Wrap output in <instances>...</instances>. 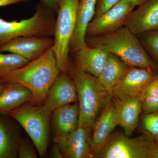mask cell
<instances>
[{
    "label": "cell",
    "instance_id": "cell-1",
    "mask_svg": "<svg viewBox=\"0 0 158 158\" xmlns=\"http://www.w3.org/2000/svg\"><path fill=\"white\" fill-rule=\"evenodd\" d=\"M61 73L52 47L21 68L2 75L7 82L19 83L33 95L32 102L43 103L49 88Z\"/></svg>",
    "mask_w": 158,
    "mask_h": 158
},
{
    "label": "cell",
    "instance_id": "cell-2",
    "mask_svg": "<svg viewBox=\"0 0 158 158\" xmlns=\"http://www.w3.org/2000/svg\"><path fill=\"white\" fill-rule=\"evenodd\" d=\"M86 44L115 54L127 65L158 69L140 40L125 26L112 33L86 37Z\"/></svg>",
    "mask_w": 158,
    "mask_h": 158
},
{
    "label": "cell",
    "instance_id": "cell-3",
    "mask_svg": "<svg viewBox=\"0 0 158 158\" xmlns=\"http://www.w3.org/2000/svg\"><path fill=\"white\" fill-rule=\"evenodd\" d=\"M69 72L77 93L80 108L78 127H92L111 98V94L98 78L79 70L70 63Z\"/></svg>",
    "mask_w": 158,
    "mask_h": 158
},
{
    "label": "cell",
    "instance_id": "cell-4",
    "mask_svg": "<svg viewBox=\"0 0 158 158\" xmlns=\"http://www.w3.org/2000/svg\"><path fill=\"white\" fill-rule=\"evenodd\" d=\"M56 13L40 2L33 16L27 19L8 21L0 17V47L19 37H54Z\"/></svg>",
    "mask_w": 158,
    "mask_h": 158
},
{
    "label": "cell",
    "instance_id": "cell-5",
    "mask_svg": "<svg viewBox=\"0 0 158 158\" xmlns=\"http://www.w3.org/2000/svg\"><path fill=\"white\" fill-rule=\"evenodd\" d=\"M52 112L43 104L26 103L8 114L25 131L40 157L48 154Z\"/></svg>",
    "mask_w": 158,
    "mask_h": 158
},
{
    "label": "cell",
    "instance_id": "cell-6",
    "mask_svg": "<svg viewBox=\"0 0 158 158\" xmlns=\"http://www.w3.org/2000/svg\"><path fill=\"white\" fill-rule=\"evenodd\" d=\"M156 145L155 140L144 133L131 138L116 132L93 153L92 158H152Z\"/></svg>",
    "mask_w": 158,
    "mask_h": 158
},
{
    "label": "cell",
    "instance_id": "cell-7",
    "mask_svg": "<svg viewBox=\"0 0 158 158\" xmlns=\"http://www.w3.org/2000/svg\"><path fill=\"white\" fill-rule=\"evenodd\" d=\"M79 0H60L57 11L52 47L61 72L69 73V44L75 25Z\"/></svg>",
    "mask_w": 158,
    "mask_h": 158
},
{
    "label": "cell",
    "instance_id": "cell-8",
    "mask_svg": "<svg viewBox=\"0 0 158 158\" xmlns=\"http://www.w3.org/2000/svg\"><path fill=\"white\" fill-rule=\"evenodd\" d=\"M155 70L129 66L113 86L111 97L121 101L138 97L148 83L157 75Z\"/></svg>",
    "mask_w": 158,
    "mask_h": 158
},
{
    "label": "cell",
    "instance_id": "cell-9",
    "mask_svg": "<svg viewBox=\"0 0 158 158\" xmlns=\"http://www.w3.org/2000/svg\"><path fill=\"white\" fill-rule=\"evenodd\" d=\"M135 8L127 0H120L102 14L93 18L87 28L86 37L109 34L123 27Z\"/></svg>",
    "mask_w": 158,
    "mask_h": 158
},
{
    "label": "cell",
    "instance_id": "cell-10",
    "mask_svg": "<svg viewBox=\"0 0 158 158\" xmlns=\"http://www.w3.org/2000/svg\"><path fill=\"white\" fill-rule=\"evenodd\" d=\"M92 127H78L71 132L54 137L63 158H92Z\"/></svg>",
    "mask_w": 158,
    "mask_h": 158
},
{
    "label": "cell",
    "instance_id": "cell-11",
    "mask_svg": "<svg viewBox=\"0 0 158 158\" xmlns=\"http://www.w3.org/2000/svg\"><path fill=\"white\" fill-rule=\"evenodd\" d=\"M77 102L73 80L69 73L61 72L49 88L43 104L52 112L62 106Z\"/></svg>",
    "mask_w": 158,
    "mask_h": 158
},
{
    "label": "cell",
    "instance_id": "cell-12",
    "mask_svg": "<svg viewBox=\"0 0 158 158\" xmlns=\"http://www.w3.org/2000/svg\"><path fill=\"white\" fill-rule=\"evenodd\" d=\"M52 37L25 36L12 40L0 47V52L12 53L30 61L37 59L53 46Z\"/></svg>",
    "mask_w": 158,
    "mask_h": 158
},
{
    "label": "cell",
    "instance_id": "cell-13",
    "mask_svg": "<svg viewBox=\"0 0 158 158\" xmlns=\"http://www.w3.org/2000/svg\"><path fill=\"white\" fill-rule=\"evenodd\" d=\"M124 26L136 36L158 30V0H149L133 10Z\"/></svg>",
    "mask_w": 158,
    "mask_h": 158
},
{
    "label": "cell",
    "instance_id": "cell-14",
    "mask_svg": "<svg viewBox=\"0 0 158 158\" xmlns=\"http://www.w3.org/2000/svg\"><path fill=\"white\" fill-rule=\"evenodd\" d=\"M97 0H79L75 25L69 44V53L87 46L86 34L88 25L94 17Z\"/></svg>",
    "mask_w": 158,
    "mask_h": 158
},
{
    "label": "cell",
    "instance_id": "cell-15",
    "mask_svg": "<svg viewBox=\"0 0 158 158\" xmlns=\"http://www.w3.org/2000/svg\"><path fill=\"white\" fill-rule=\"evenodd\" d=\"M117 125L115 105L111 97L92 127V155L104 144Z\"/></svg>",
    "mask_w": 158,
    "mask_h": 158
},
{
    "label": "cell",
    "instance_id": "cell-16",
    "mask_svg": "<svg viewBox=\"0 0 158 158\" xmlns=\"http://www.w3.org/2000/svg\"><path fill=\"white\" fill-rule=\"evenodd\" d=\"M19 123L8 115H0V158H18L21 138Z\"/></svg>",
    "mask_w": 158,
    "mask_h": 158
},
{
    "label": "cell",
    "instance_id": "cell-17",
    "mask_svg": "<svg viewBox=\"0 0 158 158\" xmlns=\"http://www.w3.org/2000/svg\"><path fill=\"white\" fill-rule=\"evenodd\" d=\"M80 108L78 103L65 105L52 113L50 130L54 137L71 132L78 127Z\"/></svg>",
    "mask_w": 158,
    "mask_h": 158
},
{
    "label": "cell",
    "instance_id": "cell-18",
    "mask_svg": "<svg viewBox=\"0 0 158 158\" xmlns=\"http://www.w3.org/2000/svg\"><path fill=\"white\" fill-rule=\"evenodd\" d=\"M113 99L118 125L123 129L127 136L130 137L138 125L141 113V100L138 97L123 101Z\"/></svg>",
    "mask_w": 158,
    "mask_h": 158
},
{
    "label": "cell",
    "instance_id": "cell-19",
    "mask_svg": "<svg viewBox=\"0 0 158 158\" xmlns=\"http://www.w3.org/2000/svg\"><path fill=\"white\" fill-rule=\"evenodd\" d=\"M73 53L75 66L79 70L98 77L109 52L98 48L87 45Z\"/></svg>",
    "mask_w": 158,
    "mask_h": 158
},
{
    "label": "cell",
    "instance_id": "cell-20",
    "mask_svg": "<svg viewBox=\"0 0 158 158\" xmlns=\"http://www.w3.org/2000/svg\"><path fill=\"white\" fill-rule=\"evenodd\" d=\"M33 95L25 86L14 82H7L0 93V115L8 113L26 103L31 102Z\"/></svg>",
    "mask_w": 158,
    "mask_h": 158
},
{
    "label": "cell",
    "instance_id": "cell-21",
    "mask_svg": "<svg viewBox=\"0 0 158 158\" xmlns=\"http://www.w3.org/2000/svg\"><path fill=\"white\" fill-rule=\"evenodd\" d=\"M129 66L115 54L109 53L103 68L98 78L110 93L113 86Z\"/></svg>",
    "mask_w": 158,
    "mask_h": 158
},
{
    "label": "cell",
    "instance_id": "cell-22",
    "mask_svg": "<svg viewBox=\"0 0 158 158\" xmlns=\"http://www.w3.org/2000/svg\"><path fill=\"white\" fill-rule=\"evenodd\" d=\"M29 61L16 54L0 52V76L23 67Z\"/></svg>",
    "mask_w": 158,
    "mask_h": 158
},
{
    "label": "cell",
    "instance_id": "cell-23",
    "mask_svg": "<svg viewBox=\"0 0 158 158\" xmlns=\"http://www.w3.org/2000/svg\"><path fill=\"white\" fill-rule=\"evenodd\" d=\"M143 47L158 68V30L139 34Z\"/></svg>",
    "mask_w": 158,
    "mask_h": 158
},
{
    "label": "cell",
    "instance_id": "cell-24",
    "mask_svg": "<svg viewBox=\"0 0 158 158\" xmlns=\"http://www.w3.org/2000/svg\"><path fill=\"white\" fill-rule=\"evenodd\" d=\"M141 118L143 133L150 136L158 143V112L143 114Z\"/></svg>",
    "mask_w": 158,
    "mask_h": 158
},
{
    "label": "cell",
    "instance_id": "cell-25",
    "mask_svg": "<svg viewBox=\"0 0 158 158\" xmlns=\"http://www.w3.org/2000/svg\"><path fill=\"white\" fill-rule=\"evenodd\" d=\"M30 137L22 136L18 147V158H36L37 150Z\"/></svg>",
    "mask_w": 158,
    "mask_h": 158
},
{
    "label": "cell",
    "instance_id": "cell-26",
    "mask_svg": "<svg viewBox=\"0 0 158 158\" xmlns=\"http://www.w3.org/2000/svg\"><path fill=\"white\" fill-rule=\"evenodd\" d=\"M158 95V75H156L143 88L139 94V98L142 101L151 97Z\"/></svg>",
    "mask_w": 158,
    "mask_h": 158
},
{
    "label": "cell",
    "instance_id": "cell-27",
    "mask_svg": "<svg viewBox=\"0 0 158 158\" xmlns=\"http://www.w3.org/2000/svg\"><path fill=\"white\" fill-rule=\"evenodd\" d=\"M158 112V95L151 97L141 101V113L142 114Z\"/></svg>",
    "mask_w": 158,
    "mask_h": 158
},
{
    "label": "cell",
    "instance_id": "cell-28",
    "mask_svg": "<svg viewBox=\"0 0 158 158\" xmlns=\"http://www.w3.org/2000/svg\"><path fill=\"white\" fill-rule=\"evenodd\" d=\"M119 1L120 0H97L94 17L102 14Z\"/></svg>",
    "mask_w": 158,
    "mask_h": 158
},
{
    "label": "cell",
    "instance_id": "cell-29",
    "mask_svg": "<svg viewBox=\"0 0 158 158\" xmlns=\"http://www.w3.org/2000/svg\"><path fill=\"white\" fill-rule=\"evenodd\" d=\"M60 0H40L47 7L57 12L59 9Z\"/></svg>",
    "mask_w": 158,
    "mask_h": 158
},
{
    "label": "cell",
    "instance_id": "cell-30",
    "mask_svg": "<svg viewBox=\"0 0 158 158\" xmlns=\"http://www.w3.org/2000/svg\"><path fill=\"white\" fill-rule=\"evenodd\" d=\"M49 157L52 158H62V152L56 143L53 142L49 154Z\"/></svg>",
    "mask_w": 158,
    "mask_h": 158
},
{
    "label": "cell",
    "instance_id": "cell-31",
    "mask_svg": "<svg viewBox=\"0 0 158 158\" xmlns=\"http://www.w3.org/2000/svg\"><path fill=\"white\" fill-rule=\"evenodd\" d=\"M31 0H0V7H5L22 2H26Z\"/></svg>",
    "mask_w": 158,
    "mask_h": 158
},
{
    "label": "cell",
    "instance_id": "cell-32",
    "mask_svg": "<svg viewBox=\"0 0 158 158\" xmlns=\"http://www.w3.org/2000/svg\"><path fill=\"white\" fill-rule=\"evenodd\" d=\"M127 1L136 7L143 5L149 0H127Z\"/></svg>",
    "mask_w": 158,
    "mask_h": 158
},
{
    "label": "cell",
    "instance_id": "cell-33",
    "mask_svg": "<svg viewBox=\"0 0 158 158\" xmlns=\"http://www.w3.org/2000/svg\"><path fill=\"white\" fill-rule=\"evenodd\" d=\"M7 81L5 80L2 77L0 76V93L3 90V88L5 87Z\"/></svg>",
    "mask_w": 158,
    "mask_h": 158
},
{
    "label": "cell",
    "instance_id": "cell-34",
    "mask_svg": "<svg viewBox=\"0 0 158 158\" xmlns=\"http://www.w3.org/2000/svg\"><path fill=\"white\" fill-rule=\"evenodd\" d=\"M152 158H158V143H156V145Z\"/></svg>",
    "mask_w": 158,
    "mask_h": 158
}]
</instances>
